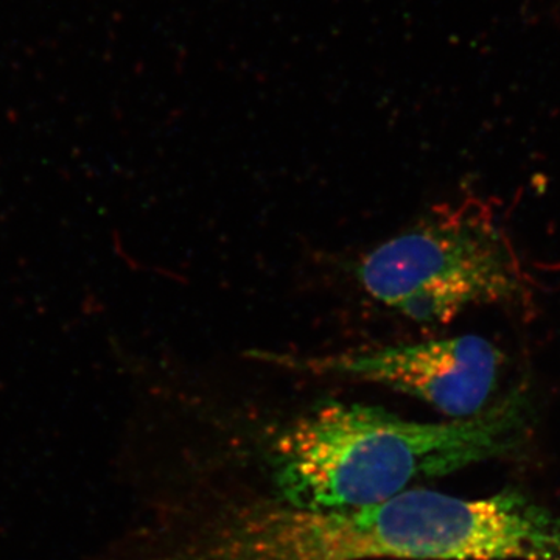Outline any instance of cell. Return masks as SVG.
<instances>
[{
    "mask_svg": "<svg viewBox=\"0 0 560 560\" xmlns=\"http://www.w3.org/2000/svg\"><path fill=\"white\" fill-rule=\"evenodd\" d=\"M180 560H560V515L512 489H408L348 510L259 504L201 530Z\"/></svg>",
    "mask_w": 560,
    "mask_h": 560,
    "instance_id": "1",
    "label": "cell"
},
{
    "mask_svg": "<svg viewBox=\"0 0 560 560\" xmlns=\"http://www.w3.org/2000/svg\"><path fill=\"white\" fill-rule=\"evenodd\" d=\"M525 423L518 397L445 423L327 401L279 434L271 451L272 477L282 503L298 510L370 506L412 482L506 455L521 442Z\"/></svg>",
    "mask_w": 560,
    "mask_h": 560,
    "instance_id": "2",
    "label": "cell"
},
{
    "mask_svg": "<svg viewBox=\"0 0 560 560\" xmlns=\"http://www.w3.org/2000/svg\"><path fill=\"white\" fill-rule=\"evenodd\" d=\"M363 289L416 323L444 324L477 304L510 301L518 275L499 234L464 210L436 213L368 254Z\"/></svg>",
    "mask_w": 560,
    "mask_h": 560,
    "instance_id": "3",
    "label": "cell"
},
{
    "mask_svg": "<svg viewBox=\"0 0 560 560\" xmlns=\"http://www.w3.org/2000/svg\"><path fill=\"white\" fill-rule=\"evenodd\" d=\"M248 355L285 370L377 383L425 401L452 419L485 411L503 364L500 349L478 335L324 355L261 350Z\"/></svg>",
    "mask_w": 560,
    "mask_h": 560,
    "instance_id": "4",
    "label": "cell"
}]
</instances>
